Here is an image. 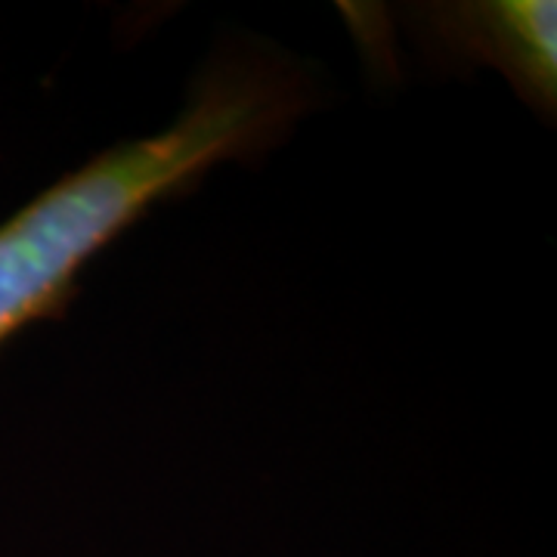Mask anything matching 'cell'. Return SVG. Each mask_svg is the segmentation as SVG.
<instances>
[{"label":"cell","instance_id":"obj_1","mask_svg":"<svg viewBox=\"0 0 557 557\" xmlns=\"http://www.w3.org/2000/svg\"><path fill=\"white\" fill-rule=\"evenodd\" d=\"M298 109V81L276 69H218L168 131L106 149L0 223V347L65 317L87 260L214 164L260 152Z\"/></svg>","mask_w":557,"mask_h":557},{"label":"cell","instance_id":"obj_2","mask_svg":"<svg viewBox=\"0 0 557 557\" xmlns=\"http://www.w3.org/2000/svg\"><path fill=\"white\" fill-rule=\"evenodd\" d=\"M440 40L458 57L486 62L542 115L557 102V7L552 0L446 3L431 13Z\"/></svg>","mask_w":557,"mask_h":557}]
</instances>
